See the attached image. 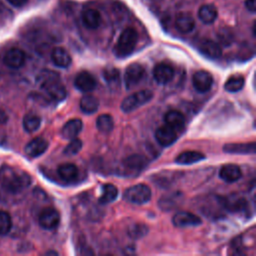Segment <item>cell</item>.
Returning <instances> with one entry per match:
<instances>
[{
	"instance_id": "cell-23",
	"label": "cell",
	"mask_w": 256,
	"mask_h": 256,
	"mask_svg": "<svg viewBox=\"0 0 256 256\" xmlns=\"http://www.w3.org/2000/svg\"><path fill=\"white\" fill-rule=\"evenodd\" d=\"M175 27L181 33H190L195 27V21L190 14L180 13L176 16Z\"/></svg>"
},
{
	"instance_id": "cell-17",
	"label": "cell",
	"mask_w": 256,
	"mask_h": 256,
	"mask_svg": "<svg viewBox=\"0 0 256 256\" xmlns=\"http://www.w3.org/2000/svg\"><path fill=\"white\" fill-rule=\"evenodd\" d=\"M199 51L206 57L211 59L219 58L222 54V49L218 43L210 39H203L198 44Z\"/></svg>"
},
{
	"instance_id": "cell-18",
	"label": "cell",
	"mask_w": 256,
	"mask_h": 256,
	"mask_svg": "<svg viewBox=\"0 0 256 256\" xmlns=\"http://www.w3.org/2000/svg\"><path fill=\"white\" fill-rule=\"evenodd\" d=\"M242 176L241 168L236 164H225L219 171V177L226 183L238 181Z\"/></svg>"
},
{
	"instance_id": "cell-28",
	"label": "cell",
	"mask_w": 256,
	"mask_h": 256,
	"mask_svg": "<svg viewBox=\"0 0 256 256\" xmlns=\"http://www.w3.org/2000/svg\"><path fill=\"white\" fill-rule=\"evenodd\" d=\"M118 196V189L115 185L111 183L104 184L102 187V192L99 198V202L102 204H108L113 202Z\"/></svg>"
},
{
	"instance_id": "cell-15",
	"label": "cell",
	"mask_w": 256,
	"mask_h": 256,
	"mask_svg": "<svg viewBox=\"0 0 256 256\" xmlns=\"http://www.w3.org/2000/svg\"><path fill=\"white\" fill-rule=\"evenodd\" d=\"M48 148V142L42 137H36L29 141L25 146V153L29 157L35 158L42 155Z\"/></svg>"
},
{
	"instance_id": "cell-2",
	"label": "cell",
	"mask_w": 256,
	"mask_h": 256,
	"mask_svg": "<svg viewBox=\"0 0 256 256\" xmlns=\"http://www.w3.org/2000/svg\"><path fill=\"white\" fill-rule=\"evenodd\" d=\"M36 81L44 92L55 101H62L67 95L65 86L61 83L60 76L57 72L44 69L39 72Z\"/></svg>"
},
{
	"instance_id": "cell-31",
	"label": "cell",
	"mask_w": 256,
	"mask_h": 256,
	"mask_svg": "<svg viewBox=\"0 0 256 256\" xmlns=\"http://www.w3.org/2000/svg\"><path fill=\"white\" fill-rule=\"evenodd\" d=\"M22 125L26 132L28 133L35 132L36 130H38V128L41 125V118L36 114H32V113L26 114L23 118Z\"/></svg>"
},
{
	"instance_id": "cell-26",
	"label": "cell",
	"mask_w": 256,
	"mask_h": 256,
	"mask_svg": "<svg viewBox=\"0 0 256 256\" xmlns=\"http://www.w3.org/2000/svg\"><path fill=\"white\" fill-rule=\"evenodd\" d=\"M218 16L217 9L212 4L202 5L198 11V17L204 24L213 23Z\"/></svg>"
},
{
	"instance_id": "cell-3",
	"label": "cell",
	"mask_w": 256,
	"mask_h": 256,
	"mask_svg": "<svg viewBox=\"0 0 256 256\" xmlns=\"http://www.w3.org/2000/svg\"><path fill=\"white\" fill-rule=\"evenodd\" d=\"M138 34L134 28H126L120 34L114 48V53L118 57H125L130 55L137 44Z\"/></svg>"
},
{
	"instance_id": "cell-37",
	"label": "cell",
	"mask_w": 256,
	"mask_h": 256,
	"mask_svg": "<svg viewBox=\"0 0 256 256\" xmlns=\"http://www.w3.org/2000/svg\"><path fill=\"white\" fill-rule=\"evenodd\" d=\"M82 148V141L80 139L74 138L71 139V142L65 147L64 154L67 156H73L76 155Z\"/></svg>"
},
{
	"instance_id": "cell-11",
	"label": "cell",
	"mask_w": 256,
	"mask_h": 256,
	"mask_svg": "<svg viewBox=\"0 0 256 256\" xmlns=\"http://www.w3.org/2000/svg\"><path fill=\"white\" fill-rule=\"evenodd\" d=\"M172 222L176 227H190L200 225L201 219L191 212L179 211L173 216Z\"/></svg>"
},
{
	"instance_id": "cell-24",
	"label": "cell",
	"mask_w": 256,
	"mask_h": 256,
	"mask_svg": "<svg viewBox=\"0 0 256 256\" xmlns=\"http://www.w3.org/2000/svg\"><path fill=\"white\" fill-rule=\"evenodd\" d=\"M165 124L172 127L176 131L182 130L185 125V119L181 112L177 110H170L165 114Z\"/></svg>"
},
{
	"instance_id": "cell-29",
	"label": "cell",
	"mask_w": 256,
	"mask_h": 256,
	"mask_svg": "<svg viewBox=\"0 0 256 256\" xmlns=\"http://www.w3.org/2000/svg\"><path fill=\"white\" fill-rule=\"evenodd\" d=\"M57 173L63 180L72 181L77 177L78 169L76 165L72 163H64L58 167Z\"/></svg>"
},
{
	"instance_id": "cell-21",
	"label": "cell",
	"mask_w": 256,
	"mask_h": 256,
	"mask_svg": "<svg viewBox=\"0 0 256 256\" xmlns=\"http://www.w3.org/2000/svg\"><path fill=\"white\" fill-rule=\"evenodd\" d=\"M52 62L60 68H67L71 64V56L69 52L63 47H55L51 52Z\"/></svg>"
},
{
	"instance_id": "cell-22",
	"label": "cell",
	"mask_w": 256,
	"mask_h": 256,
	"mask_svg": "<svg viewBox=\"0 0 256 256\" xmlns=\"http://www.w3.org/2000/svg\"><path fill=\"white\" fill-rule=\"evenodd\" d=\"M223 151L229 154H253L255 143H228L223 146Z\"/></svg>"
},
{
	"instance_id": "cell-10",
	"label": "cell",
	"mask_w": 256,
	"mask_h": 256,
	"mask_svg": "<svg viewBox=\"0 0 256 256\" xmlns=\"http://www.w3.org/2000/svg\"><path fill=\"white\" fill-rule=\"evenodd\" d=\"M155 138L161 146L167 147L172 145L177 140L178 133L175 129L165 124L156 130Z\"/></svg>"
},
{
	"instance_id": "cell-5",
	"label": "cell",
	"mask_w": 256,
	"mask_h": 256,
	"mask_svg": "<svg viewBox=\"0 0 256 256\" xmlns=\"http://www.w3.org/2000/svg\"><path fill=\"white\" fill-rule=\"evenodd\" d=\"M152 196L151 189L146 184H136L125 190L123 197L126 201L134 204H145Z\"/></svg>"
},
{
	"instance_id": "cell-16",
	"label": "cell",
	"mask_w": 256,
	"mask_h": 256,
	"mask_svg": "<svg viewBox=\"0 0 256 256\" xmlns=\"http://www.w3.org/2000/svg\"><path fill=\"white\" fill-rule=\"evenodd\" d=\"M183 194L180 191H175L169 194H165L159 199V207L164 211H171L179 206L183 201Z\"/></svg>"
},
{
	"instance_id": "cell-7",
	"label": "cell",
	"mask_w": 256,
	"mask_h": 256,
	"mask_svg": "<svg viewBox=\"0 0 256 256\" xmlns=\"http://www.w3.org/2000/svg\"><path fill=\"white\" fill-rule=\"evenodd\" d=\"M38 222L43 229L52 230L58 226L60 222V214L54 208H45L40 212Z\"/></svg>"
},
{
	"instance_id": "cell-6",
	"label": "cell",
	"mask_w": 256,
	"mask_h": 256,
	"mask_svg": "<svg viewBox=\"0 0 256 256\" xmlns=\"http://www.w3.org/2000/svg\"><path fill=\"white\" fill-rule=\"evenodd\" d=\"M145 75L144 67L139 63H131L124 73V83L127 89H132L140 83Z\"/></svg>"
},
{
	"instance_id": "cell-20",
	"label": "cell",
	"mask_w": 256,
	"mask_h": 256,
	"mask_svg": "<svg viewBox=\"0 0 256 256\" xmlns=\"http://www.w3.org/2000/svg\"><path fill=\"white\" fill-rule=\"evenodd\" d=\"M82 128H83L82 120L78 118L70 119L63 125L61 129V136L65 139H70V140L74 139L82 131Z\"/></svg>"
},
{
	"instance_id": "cell-8",
	"label": "cell",
	"mask_w": 256,
	"mask_h": 256,
	"mask_svg": "<svg viewBox=\"0 0 256 256\" xmlns=\"http://www.w3.org/2000/svg\"><path fill=\"white\" fill-rule=\"evenodd\" d=\"M192 84L194 89L199 93L208 92L213 84V77L206 70H199L193 74Z\"/></svg>"
},
{
	"instance_id": "cell-30",
	"label": "cell",
	"mask_w": 256,
	"mask_h": 256,
	"mask_svg": "<svg viewBox=\"0 0 256 256\" xmlns=\"http://www.w3.org/2000/svg\"><path fill=\"white\" fill-rule=\"evenodd\" d=\"M245 84V79L240 74H235L230 76L224 84V89L228 92H238Z\"/></svg>"
},
{
	"instance_id": "cell-27",
	"label": "cell",
	"mask_w": 256,
	"mask_h": 256,
	"mask_svg": "<svg viewBox=\"0 0 256 256\" xmlns=\"http://www.w3.org/2000/svg\"><path fill=\"white\" fill-rule=\"evenodd\" d=\"M79 106H80V109L82 110L83 113L93 114L99 108V101L94 95L86 94L80 99Z\"/></svg>"
},
{
	"instance_id": "cell-12",
	"label": "cell",
	"mask_w": 256,
	"mask_h": 256,
	"mask_svg": "<svg viewBox=\"0 0 256 256\" xmlns=\"http://www.w3.org/2000/svg\"><path fill=\"white\" fill-rule=\"evenodd\" d=\"M74 85L78 90L82 92H91L96 88L97 81L91 73L87 71H82L78 73L75 77Z\"/></svg>"
},
{
	"instance_id": "cell-39",
	"label": "cell",
	"mask_w": 256,
	"mask_h": 256,
	"mask_svg": "<svg viewBox=\"0 0 256 256\" xmlns=\"http://www.w3.org/2000/svg\"><path fill=\"white\" fill-rule=\"evenodd\" d=\"M8 2L15 7H22L28 2V0H8Z\"/></svg>"
},
{
	"instance_id": "cell-34",
	"label": "cell",
	"mask_w": 256,
	"mask_h": 256,
	"mask_svg": "<svg viewBox=\"0 0 256 256\" xmlns=\"http://www.w3.org/2000/svg\"><path fill=\"white\" fill-rule=\"evenodd\" d=\"M124 166L129 170H141L145 166V158L141 155H131L124 160Z\"/></svg>"
},
{
	"instance_id": "cell-40",
	"label": "cell",
	"mask_w": 256,
	"mask_h": 256,
	"mask_svg": "<svg viewBox=\"0 0 256 256\" xmlns=\"http://www.w3.org/2000/svg\"><path fill=\"white\" fill-rule=\"evenodd\" d=\"M7 120H8V116H7L6 112L0 109V124H4V123H6V122H7Z\"/></svg>"
},
{
	"instance_id": "cell-32",
	"label": "cell",
	"mask_w": 256,
	"mask_h": 256,
	"mask_svg": "<svg viewBox=\"0 0 256 256\" xmlns=\"http://www.w3.org/2000/svg\"><path fill=\"white\" fill-rule=\"evenodd\" d=\"M103 77L107 84L111 87H115L119 84L120 82V72L117 68L115 67H106L103 70Z\"/></svg>"
},
{
	"instance_id": "cell-36",
	"label": "cell",
	"mask_w": 256,
	"mask_h": 256,
	"mask_svg": "<svg viewBox=\"0 0 256 256\" xmlns=\"http://www.w3.org/2000/svg\"><path fill=\"white\" fill-rule=\"evenodd\" d=\"M147 232H148V227L145 224H141V223L134 224L128 229L129 236L134 239H139V238L145 236L147 234Z\"/></svg>"
},
{
	"instance_id": "cell-14",
	"label": "cell",
	"mask_w": 256,
	"mask_h": 256,
	"mask_svg": "<svg viewBox=\"0 0 256 256\" xmlns=\"http://www.w3.org/2000/svg\"><path fill=\"white\" fill-rule=\"evenodd\" d=\"M4 63L10 68L18 69L25 63V53L19 48L9 49L4 56Z\"/></svg>"
},
{
	"instance_id": "cell-13",
	"label": "cell",
	"mask_w": 256,
	"mask_h": 256,
	"mask_svg": "<svg viewBox=\"0 0 256 256\" xmlns=\"http://www.w3.org/2000/svg\"><path fill=\"white\" fill-rule=\"evenodd\" d=\"M153 77L158 84H167L174 77V69L167 63H159L153 69Z\"/></svg>"
},
{
	"instance_id": "cell-33",
	"label": "cell",
	"mask_w": 256,
	"mask_h": 256,
	"mask_svg": "<svg viewBox=\"0 0 256 256\" xmlns=\"http://www.w3.org/2000/svg\"><path fill=\"white\" fill-rule=\"evenodd\" d=\"M96 126L99 131L103 133H108L112 131L114 127V121L111 115L109 114H101L98 116L96 120Z\"/></svg>"
},
{
	"instance_id": "cell-35",
	"label": "cell",
	"mask_w": 256,
	"mask_h": 256,
	"mask_svg": "<svg viewBox=\"0 0 256 256\" xmlns=\"http://www.w3.org/2000/svg\"><path fill=\"white\" fill-rule=\"evenodd\" d=\"M12 228V219L8 212L0 210V235H6Z\"/></svg>"
},
{
	"instance_id": "cell-4",
	"label": "cell",
	"mask_w": 256,
	"mask_h": 256,
	"mask_svg": "<svg viewBox=\"0 0 256 256\" xmlns=\"http://www.w3.org/2000/svg\"><path fill=\"white\" fill-rule=\"evenodd\" d=\"M153 97L150 90H140L127 96L121 103V110L124 113H130L139 107L148 103Z\"/></svg>"
},
{
	"instance_id": "cell-38",
	"label": "cell",
	"mask_w": 256,
	"mask_h": 256,
	"mask_svg": "<svg viewBox=\"0 0 256 256\" xmlns=\"http://www.w3.org/2000/svg\"><path fill=\"white\" fill-rule=\"evenodd\" d=\"M245 7L249 12L255 13L256 12V0H246Z\"/></svg>"
},
{
	"instance_id": "cell-25",
	"label": "cell",
	"mask_w": 256,
	"mask_h": 256,
	"mask_svg": "<svg viewBox=\"0 0 256 256\" xmlns=\"http://www.w3.org/2000/svg\"><path fill=\"white\" fill-rule=\"evenodd\" d=\"M204 158L205 155L199 151H184L176 157L175 162L180 165H190L193 163H197Z\"/></svg>"
},
{
	"instance_id": "cell-9",
	"label": "cell",
	"mask_w": 256,
	"mask_h": 256,
	"mask_svg": "<svg viewBox=\"0 0 256 256\" xmlns=\"http://www.w3.org/2000/svg\"><path fill=\"white\" fill-rule=\"evenodd\" d=\"M220 204L230 212H240L246 207V200L239 194L233 193L219 199Z\"/></svg>"
},
{
	"instance_id": "cell-19",
	"label": "cell",
	"mask_w": 256,
	"mask_h": 256,
	"mask_svg": "<svg viewBox=\"0 0 256 256\" xmlns=\"http://www.w3.org/2000/svg\"><path fill=\"white\" fill-rule=\"evenodd\" d=\"M81 19H82L83 25L88 29H96L100 26L102 22L101 14L99 13L98 10L93 8L85 9L82 12Z\"/></svg>"
},
{
	"instance_id": "cell-1",
	"label": "cell",
	"mask_w": 256,
	"mask_h": 256,
	"mask_svg": "<svg viewBox=\"0 0 256 256\" xmlns=\"http://www.w3.org/2000/svg\"><path fill=\"white\" fill-rule=\"evenodd\" d=\"M30 184L31 178L26 172L8 165L0 168V200L23 192Z\"/></svg>"
}]
</instances>
